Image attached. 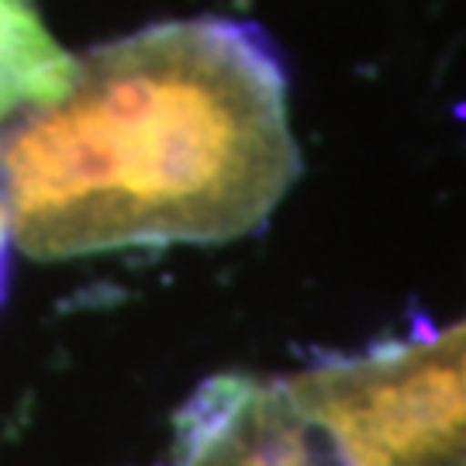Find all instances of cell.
Listing matches in <instances>:
<instances>
[{
    "mask_svg": "<svg viewBox=\"0 0 466 466\" xmlns=\"http://www.w3.org/2000/svg\"><path fill=\"white\" fill-rule=\"evenodd\" d=\"M11 235H7V225H4V218H0V300L7 294V273H11Z\"/></svg>",
    "mask_w": 466,
    "mask_h": 466,
    "instance_id": "3",
    "label": "cell"
},
{
    "mask_svg": "<svg viewBox=\"0 0 466 466\" xmlns=\"http://www.w3.org/2000/svg\"><path fill=\"white\" fill-rule=\"evenodd\" d=\"M69 56L35 0H0V128L66 86Z\"/></svg>",
    "mask_w": 466,
    "mask_h": 466,
    "instance_id": "2",
    "label": "cell"
},
{
    "mask_svg": "<svg viewBox=\"0 0 466 466\" xmlns=\"http://www.w3.org/2000/svg\"><path fill=\"white\" fill-rule=\"evenodd\" d=\"M298 173L280 56L225 17L94 46L56 97L0 128V218L35 259L232 242Z\"/></svg>",
    "mask_w": 466,
    "mask_h": 466,
    "instance_id": "1",
    "label": "cell"
}]
</instances>
